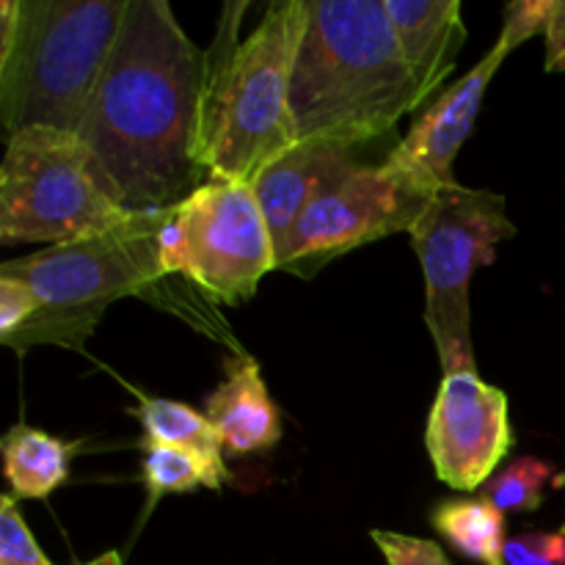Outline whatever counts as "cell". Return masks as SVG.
<instances>
[{"label": "cell", "instance_id": "obj_1", "mask_svg": "<svg viewBox=\"0 0 565 565\" xmlns=\"http://www.w3.org/2000/svg\"><path fill=\"white\" fill-rule=\"evenodd\" d=\"M204 50L166 0H130L81 141L110 196L130 213L169 210L207 182L199 163Z\"/></svg>", "mask_w": 565, "mask_h": 565}, {"label": "cell", "instance_id": "obj_2", "mask_svg": "<svg viewBox=\"0 0 565 565\" xmlns=\"http://www.w3.org/2000/svg\"><path fill=\"white\" fill-rule=\"evenodd\" d=\"M248 3H226L204 50L199 163L207 180L254 182L265 166L296 147L292 70L309 20V0H276L248 36Z\"/></svg>", "mask_w": 565, "mask_h": 565}, {"label": "cell", "instance_id": "obj_3", "mask_svg": "<svg viewBox=\"0 0 565 565\" xmlns=\"http://www.w3.org/2000/svg\"><path fill=\"white\" fill-rule=\"evenodd\" d=\"M423 105L384 0H309L290 88L298 138L367 147Z\"/></svg>", "mask_w": 565, "mask_h": 565}, {"label": "cell", "instance_id": "obj_4", "mask_svg": "<svg viewBox=\"0 0 565 565\" xmlns=\"http://www.w3.org/2000/svg\"><path fill=\"white\" fill-rule=\"evenodd\" d=\"M130 0H3L0 119L6 138L25 127L77 132Z\"/></svg>", "mask_w": 565, "mask_h": 565}, {"label": "cell", "instance_id": "obj_5", "mask_svg": "<svg viewBox=\"0 0 565 565\" xmlns=\"http://www.w3.org/2000/svg\"><path fill=\"white\" fill-rule=\"evenodd\" d=\"M163 218L166 210L132 213L114 230L0 265V274L25 281L39 301L36 318L3 345L20 353L44 342L83 351L114 301L127 296L160 301L169 281L160 265Z\"/></svg>", "mask_w": 565, "mask_h": 565}, {"label": "cell", "instance_id": "obj_6", "mask_svg": "<svg viewBox=\"0 0 565 565\" xmlns=\"http://www.w3.org/2000/svg\"><path fill=\"white\" fill-rule=\"evenodd\" d=\"M130 215L103 185L77 132L25 127L9 136L0 169L3 246H58L114 230Z\"/></svg>", "mask_w": 565, "mask_h": 565}, {"label": "cell", "instance_id": "obj_7", "mask_svg": "<svg viewBox=\"0 0 565 565\" xmlns=\"http://www.w3.org/2000/svg\"><path fill=\"white\" fill-rule=\"evenodd\" d=\"M412 248L425 276V323L447 373H475L469 285L491 265L497 246L516 235L505 196L461 182L439 188L414 224Z\"/></svg>", "mask_w": 565, "mask_h": 565}, {"label": "cell", "instance_id": "obj_8", "mask_svg": "<svg viewBox=\"0 0 565 565\" xmlns=\"http://www.w3.org/2000/svg\"><path fill=\"white\" fill-rule=\"evenodd\" d=\"M166 279H185L215 303H246L276 270V246L252 182L207 180L166 210L160 230Z\"/></svg>", "mask_w": 565, "mask_h": 565}, {"label": "cell", "instance_id": "obj_9", "mask_svg": "<svg viewBox=\"0 0 565 565\" xmlns=\"http://www.w3.org/2000/svg\"><path fill=\"white\" fill-rule=\"evenodd\" d=\"M434 193L386 158L362 166L303 210L276 252V270L312 279L353 248L412 232Z\"/></svg>", "mask_w": 565, "mask_h": 565}, {"label": "cell", "instance_id": "obj_10", "mask_svg": "<svg viewBox=\"0 0 565 565\" xmlns=\"http://www.w3.org/2000/svg\"><path fill=\"white\" fill-rule=\"evenodd\" d=\"M516 436L511 403L497 386L469 370L447 373L436 390L425 428V447L436 478L450 489L480 491L511 456Z\"/></svg>", "mask_w": 565, "mask_h": 565}, {"label": "cell", "instance_id": "obj_11", "mask_svg": "<svg viewBox=\"0 0 565 565\" xmlns=\"http://www.w3.org/2000/svg\"><path fill=\"white\" fill-rule=\"evenodd\" d=\"M508 55L511 53L494 42L486 58H480L461 81L445 88L434 99V105L425 108L423 116H417L412 130L395 143L386 160L430 191H439V188L456 182L452 163L467 138L472 136L486 88L491 86L497 70L505 64Z\"/></svg>", "mask_w": 565, "mask_h": 565}, {"label": "cell", "instance_id": "obj_12", "mask_svg": "<svg viewBox=\"0 0 565 565\" xmlns=\"http://www.w3.org/2000/svg\"><path fill=\"white\" fill-rule=\"evenodd\" d=\"M362 152V143L301 138L296 147L259 171L252 188L274 235L276 252L315 199L370 163Z\"/></svg>", "mask_w": 565, "mask_h": 565}, {"label": "cell", "instance_id": "obj_13", "mask_svg": "<svg viewBox=\"0 0 565 565\" xmlns=\"http://www.w3.org/2000/svg\"><path fill=\"white\" fill-rule=\"evenodd\" d=\"M401 53L428 103L450 72L467 42L461 0H384Z\"/></svg>", "mask_w": 565, "mask_h": 565}, {"label": "cell", "instance_id": "obj_14", "mask_svg": "<svg viewBox=\"0 0 565 565\" xmlns=\"http://www.w3.org/2000/svg\"><path fill=\"white\" fill-rule=\"evenodd\" d=\"M226 381L204 401V414L230 456L270 450L281 439V414L270 397L257 359L237 351L224 362Z\"/></svg>", "mask_w": 565, "mask_h": 565}, {"label": "cell", "instance_id": "obj_15", "mask_svg": "<svg viewBox=\"0 0 565 565\" xmlns=\"http://www.w3.org/2000/svg\"><path fill=\"white\" fill-rule=\"evenodd\" d=\"M81 441L50 436L31 425H14L3 436V472L14 500H47L70 480L72 458L81 452Z\"/></svg>", "mask_w": 565, "mask_h": 565}, {"label": "cell", "instance_id": "obj_16", "mask_svg": "<svg viewBox=\"0 0 565 565\" xmlns=\"http://www.w3.org/2000/svg\"><path fill=\"white\" fill-rule=\"evenodd\" d=\"M130 414L141 419L143 434H147L143 439L177 447V450H185L193 458H199L202 467L207 469L213 491H218L230 480V469L224 461V441H221L218 430L213 428L207 414L196 412L188 403L152 395H141V401L136 408H130Z\"/></svg>", "mask_w": 565, "mask_h": 565}, {"label": "cell", "instance_id": "obj_17", "mask_svg": "<svg viewBox=\"0 0 565 565\" xmlns=\"http://www.w3.org/2000/svg\"><path fill=\"white\" fill-rule=\"evenodd\" d=\"M436 533L461 557L478 565H508L505 513L480 497H452L436 502L430 511Z\"/></svg>", "mask_w": 565, "mask_h": 565}, {"label": "cell", "instance_id": "obj_18", "mask_svg": "<svg viewBox=\"0 0 565 565\" xmlns=\"http://www.w3.org/2000/svg\"><path fill=\"white\" fill-rule=\"evenodd\" d=\"M565 475L552 461L539 456H519L508 461L483 489L480 500L491 502L502 513H533L544 505L550 489H561Z\"/></svg>", "mask_w": 565, "mask_h": 565}, {"label": "cell", "instance_id": "obj_19", "mask_svg": "<svg viewBox=\"0 0 565 565\" xmlns=\"http://www.w3.org/2000/svg\"><path fill=\"white\" fill-rule=\"evenodd\" d=\"M143 461L141 475L147 486V513L158 505L166 494H191L196 489H213L210 486L207 469L191 452L177 450V447L158 445V441H141Z\"/></svg>", "mask_w": 565, "mask_h": 565}, {"label": "cell", "instance_id": "obj_20", "mask_svg": "<svg viewBox=\"0 0 565 565\" xmlns=\"http://www.w3.org/2000/svg\"><path fill=\"white\" fill-rule=\"evenodd\" d=\"M0 565H55L39 550L11 494L0 500Z\"/></svg>", "mask_w": 565, "mask_h": 565}, {"label": "cell", "instance_id": "obj_21", "mask_svg": "<svg viewBox=\"0 0 565 565\" xmlns=\"http://www.w3.org/2000/svg\"><path fill=\"white\" fill-rule=\"evenodd\" d=\"M552 9H555V0H516V3H511L505 9V25H502L497 44L513 53L527 39L541 36V33L546 36Z\"/></svg>", "mask_w": 565, "mask_h": 565}, {"label": "cell", "instance_id": "obj_22", "mask_svg": "<svg viewBox=\"0 0 565 565\" xmlns=\"http://www.w3.org/2000/svg\"><path fill=\"white\" fill-rule=\"evenodd\" d=\"M508 565H565V527L530 530L508 539Z\"/></svg>", "mask_w": 565, "mask_h": 565}, {"label": "cell", "instance_id": "obj_23", "mask_svg": "<svg viewBox=\"0 0 565 565\" xmlns=\"http://www.w3.org/2000/svg\"><path fill=\"white\" fill-rule=\"evenodd\" d=\"M370 539L375 541L390 565H452L436 541L414 539V535L392 533V530H373Z\"/></svg>", "mask_w": 565, "mask_h": 565}, {"label": "cell", "instance_id": "obj_24", "mask_svg": "<svg viewBox=\"0 0 565 565\" xmlns=\"http://www.w3.org/2000/svg\"><path fill=\"white\" fill-rule=\"evenodd\" d=\"M39 315V301L22 279L0 274V342L11 340Z\"/></svg>", "mask_w": 565, "mask_h": 565}, {"label": "cell", "instance_id": "obj_25", "mask_svg": "<svg viewBox=\"0 0 565 565\" xmlns=\"http://www.w3.org/2000/svg\"><path fill=\"white\" fill-rule=\"evenodd\" d=\"M546 72H565V0H555L546 28Z\"/></svg>", "mask_w": 565, "mask_h": 565}, {"label": "cell", "instance_id": "obj_26", "mask_svg": "<svg viewBox=\"0 0 565 565\" xmlns=\"http://www.w3.org/2000/svg\"><path fill=\"white\" fill-rule=\"evenodd\" d=\"M83 565H125V563H121L119 552H105V555H99L97 561H92V563H83Z\"/></svg>", "mask_w": 565, "mask_h": 565}]
</instances>
